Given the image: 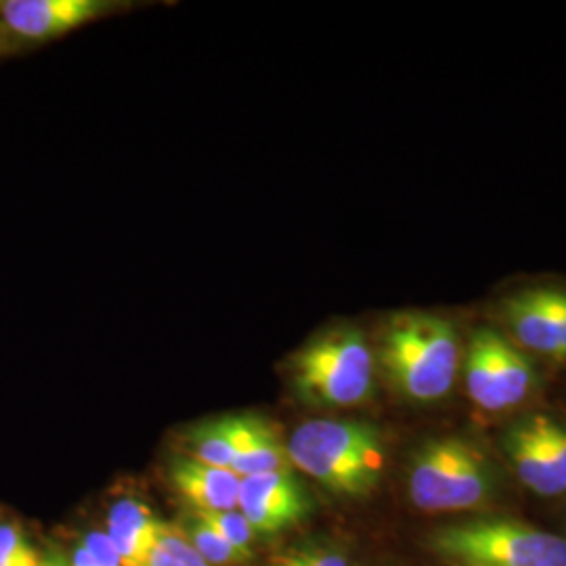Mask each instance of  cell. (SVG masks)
<instances>
[{"mask_svg": "<svg viewBox=\"0 0 566 566\" xmlns=\"http://www.w3.org/2000/svg\"><path fill=\"white\" fill-rule=\"evenodd\" d=\"M462 346L446 317L405 311L385 325L380 365L388 385L411 403H437L455 385Z\"/></svg>", "mask_w": 566, "mask_h": 566, "instance_id": "1", "label": "cell"}, {"mask_svg": "<svg viewBox=\"0 0 566 566\" xmlns=\"http://www.w3.org/2000/svg\"><path fill=\"white\" fill-rule=\"evenodd\" d=\"M290 464L344 497H365L380 485L386 447L376 426L357 420H308L285 443Z\"/></svg>", "mask_w": 566, "mask_h": 566, "instance_id": "2", "label": "cell"}, {"mask_svg": "<svg viewBox=\"0 0 566 566\" xmlns=\"http://www.w3.org/2000/svg\"><path fill=\"white\" fill-rule=\"evenodd\" d=\"M374 353L361 332L332 329L311 340L292 359V385L313 407H355L371 397Z\"/></svg>", "mask_w": 566, "mask_h": 566, "instance_id": "3", "label": "cell"}, {"mask_svg": "<svg viewBox=\"0 0 566 566\" xmlns=\"http://www.w3.org/2000/svg\"><path fill=\"white\" fill-rule=\"evenodd\" d=\"M411 504L424 512H462L486 504L495 476L481 449L460 437L432 439L409 465Z\"/></svg>", "mask_w": 566, "mask_h": 566, "instance_id": "4", "label": "cell"}, {"mask_svg": "<svg viewBox=\"0 0 566 566\" xmlns=\"http://www.w3.org/2000/svg\"><path fill=\"white\" fill-rule=\"evenodd\" d=\"M430 547L465 566H566V539L510 518L443 526Z\"/></svg>", "mask_w": 566, "mask_h": 566, "instance_id": "5", "label": "cell"}, {"mask_svg": "<svg viewBox=\"0 0 566 566\" xmlns=\"http://www.w3.org/2000/svg\"><path fill=\"white\" fill-rule=\"evenodd\" d=\"M464 374L472 403L491 413L518 407L535 385L528 355L493 327H479L472 334Z\"/></svg>", "mask_w": 566, "mask_h": 566, "instance_id": "6", "label": "cell"}, {"mask_svg": "<svg viewBox=\"0 0 566 566\" xmlns=\"http://www.w3.org/2000/svg\"><path fill=\"white\" fill-rule=\"evenodd\" d=\"M238 510L254 535H277L303 523L311 512V500L292 470H282L242 479Z\"/></svg>", "mask_w": 566, "mask_h": 566, "instance_id": "7", "label": "cell"}, {"mask_svg": "<svg viewBox=\"0 0 566 566\" xmlns=\"http://www.w3.org/2000/svg\"><path fill=\"white\" fill-rule=\"evenodd\" d=\"M107 11L105 0H2L0 25L21 41H53Z\"/></svg>", "mask_w": 566, "mask_h": 566, "instance_id": "8", "label": "cell"}, {"mask_svg": "<svg viewBox=\"0 0 566 566\" xmlns=\"http://www.w3.org/2000/svg\"><path fill=\"white\" fill-rule=\"evenodd\" d=\"M502 315L518 348L560 361V329L554 290L539 287L518 292L504 301Z\"/></svg>", "mask_w": 566, "mask_h": 566, "instance_id": "9", "label": "cell"}, {"mask_svg": "<svg viewBox=\"0 0 566 566\" xmlns=\"http://www.w3.org/2000/svg\"><path fill=\"white\" fill-rule=\"evenodd\" d=\"M168 479L193 512L238 510L242 479L231 470L177 455L168 465Z\"/></svg>", "mask_w": 566, "mask_h": 566, "instance_id": "10", "label": "cell"}, {"mask_svg": "<svg viewBox=\"0 0 566 566\" xmlns=\"http://www.w3.org/2000/svg\"><path fill=\"white\" fill-rule=\"evenodd\" d=\"M164 523L135 497L116 502L107 514V539L120 556L122 566H145Z\"/></svg>", "mask_w": 566, "mask_h": 566, "instance_id": "11", "label": "cell"}, {"mask_svg": "<svg viewBox=\"0 0 566 566\" xmlns=\"http://www.w3.org/2000/svg\"><path fill=\"white\" fill-rule=\"evenodd\" d=\"M282 470H292V464L277 430L263 418L238 416V439L231 472L240 479H248Z\"/></svg>", "mask_w": 566, "mask_h": 566, "instance_id": "12", "label": "cell"}, {"mask_svg": "<svg viewBox=\"0 0 566 566\" xmlns=\"http://www.w3.org/2000/svg\"><path fill=\"white\" fill-rule=\"evenodd\" d=\"M504 451L516 476L528 491L542 497H556L566 493L565 483L558 479L554 468L547 464L546 455L542 447L537 446L525 418L507 428Z\"/></svg>", "mask_w": 566, "mask_h": 566, "instance_id": "13", "label": "cell"}, {"mask_svg": "<svg viewBox=\"0 0 566 566\" xmlns=\"http://www.w3.org/2000/svg\"><path fill=\"white\" fill-rule=\"evenodd\" d=\"M235 439H238V416H224L219 420L191 428L182 441L185 447L182 455L202 464L231 470L233 458H235Z\"/></svg>", "mask_w": 566, "mask_h": 566, "instance_id": "14", "label": "cell"}, {"mask_svg": "<svg viewBox=\"0 0 566 566\" xmlns=\"http://www.w3.org/2000/svg\"><path fill=\"white\" fill-rule=\"evenodd\" d=\"M185 537L189 539V544L196 547V552L210 566H231L248 563V558L243 554H240L235 547L229 546L219 533H214L196 514L185 526Z\"/></svg>", "mask_w": 566, "mask_h": 566, "instance_id": "15", "label": "cell"}, {"mask_svg": "<svg viewBox=\"0 0 566 566\" xmlns=\"http://www.w3.org/2000/svg\"><path fill=\"white\" fill-rule=\"evenodd\" d=\"M525 420L537 446L542 447L547 464L554 468L566 486V426L544 413L528 416Z\"/></svg>", "mask_w": 566, "mask_h": 566, "instance_id": "16", "label": "cell"}, {"mask_svg": "<svg viewBox=\"0 0 566 566\" xmlns=\"http://www.w3.org/2000/svg\"><path fill=\"white\" fill-rule=\"evenodd\" d=\"M145 566H210L189 544L181 528L164 525Z\"/></svg>", "mask_w": 566, "mask_h": 566, "instance_id": "17", "label": "cell"}, {"mask_svg": "<svg viewBox=\"0 0 566 566\" xmlns=\"http://www.w3.org/2000/svg\"><path fill=\"white\" fill-rule=\"evenodd\" d=\"M200 521L210 526L214 533H219L229 546L235 547L248 560L252 558V537L254 531L248 525L240 510L229 512H193Z\"/></svg>", "mask_w": 566, "mask_h": 566, "instance_id": "18", "label": "cell"}, {"mask_svg": "<svg viewBox=\"0 0 566 566\" xmlns=\"http://www.w3.org/2000/svg\"><path fill=\"white\" fill-rule=\"evenodd\" d=\"M0 566H41L39 552L11 523H0Z\"/></svg>", "mask_w": 566, "mask_h": 566, "instance_id": "19", "label": "cell"}, {"mask_svg": "<svg viewBox=\"0 0 566 566\" xmlns=\"http://www.w3.org/2000/svg\"><path fill=\"white\" fill-rule=\"evenodd\" d=\"M70 566H122L118 552L112 546L105 533L93 531L74 549Z\"/></svg>", "mask_w": 566, "mask_h": 566, "instance_id": "20", "label": "cell"}, {"mask_svg": "<svg viewBox=\"0 0 566 566\" xmlns=\"http://www.w3.org/2000/svg\"><path fill=\"white\" fill-rule=\"evenodd\" d=\"M285 556L296 566H348L343 554L327 547H296L285 552Z\"/></svg>", "mask_w": 566, "mask_h": 566, "instance_id": "21", "label": "cell"}, {"mask_svg": "<svg viewBox=\"0 0 566 566\" xmlns=\"http://www.w3.org/2000/svg\"><path fill=\"white\" fill-rule=\"evenodd\" d=\"M554 306L560 329V361H566V292L554 290Z\"/></svg>", "mask_w": 566, "mask_h": 566, "instance_id": "22", "label": "cell"}, {"mask_svg": "<svg viewBox=\"0 0 566 566\" xmlns=\"http://www.w3.org/2000/svg\"><path fill=\"white\" fill-rule=\"evenodd\" d=\"M41 566H70V563H65L60 554H46L41 558Z\"/></svg>", "mask_w": 566, "mask_h": 566, "instance_id": "23", "label": "cell"}, {"mask_svg": "<svg viewBox=\"0 0 566 566\" xmlns=\"http://www.w3.org/2000/svg\"><path fill=\"white\" fill-rule=\"evenodd\" d=\"M271 566H296L285 554H282V556H277L273 563H271Z\"/></svg>", "mask_w": 566, "mask_h": 566, "instance_id": "24", "label": "cell"}, {"mask_svg": "<svg viewBox=\"0 0 566 566\" xmlns=\"http://www.w3.org/2000/svg\"><path fill=\"white\" fill-rule=\"evenodd\" d=\"M0 53H2V49H0Z\"/></svg>", "mask_w": 566, "mask_h": 566, "instance_id": "25", "label": "cell"}]
</instances>
